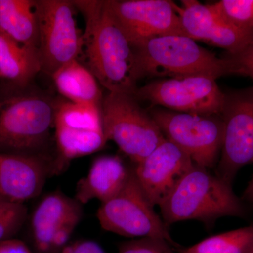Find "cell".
I'll return each mask as SVG.
<instances>
[{
	"label": "cell",
	"mask_w": 253,
	"mask_h": 253,
	"mask_svg": "<svg viewBox=\"0 0 253 253\" xmlns=\"http://www.w3.org/2000/svg\"><path fill=\"white\" fill-rule=\"evenodd\" d=\"M253 253V252H252V253Z\"/></svg>",
	"instance_id": "obj_31"
},
{
	"label": "cell",
	"mask_w": 253,
	"mask_h": 253,
	"mask_svg": "<svg viewBox=\"0 0 253 253\" xmlns=\"http://www.w3.org/2000/svg\"><path fill=\"white\" fill-rule=\"evenodd\" d=\"M129 171L119 156L105 155L96 158L87 174L78 181L75 199L83 206L94 199L101 204L106 202L121 191Z\"/></svg>",
	"instance_id": "obj_17"
},
{
	"label": "cell",
	"mask_w": 253,
	"mask_h": 253,
	"mask_svg": "<svg viewBox=\"0 0 253 253\" xmlns=\"http://www.w3.org/2000/svg\"><path fill=\"white\" fill-rule=\"evenodd\" d=\"M220 116L224 139L216 176L232 186L240 169L253 163V86L224 93Z\"/></svg>",
	"instance_id": "obj_9"
},
{
	"label": "cell",
	"mask_w": 253,
	"mask_h": 253,
	"mask_svg": "<svg viewBox=\"0 0 253 253\" xmlns=\"http://www.w3.org/2000/svg\"><path fill=\"white\" fill-rule=\"evenodd\" d=\"M51 78L58 91L68 101L101 107L103 96L99 83L78 60L63 66Z\"/></svg>",
	"instance_id": "obj_20"
},
{
	"label": "cell",
	"mask_w": 253,
	"mask_h": 253,
	"mask_svg": "<svg viewBox=\"0 0 253 253\" xmlns=\"http://www.w3.org/2000/svg\"><path fill=\"white\" fill-rule=\"evenodd\" d=\"M38 50L19 44L0 31V73L1 81L28 85L41 72Z\"/></svg>",
	"instance_id": "obj_18"
},
{
	"label": "cell",
	"mask_w": 253,
	"mask_h": 253,
	"mask_svg": "<svg viewBox=\"0 0 253 253\" xmlns=\"http://www.w3.org/2000/svg\"><path fill=\"white\" fill-rule=\"evenodd\" d=\"M253 251V223L211 236L177 253H251Z\"/></svg>",
	"instance_id": "obj_21"
},
{
	"label": "cell",
	"mask_w": 253,
	"mask_h": 253,
	"mask_svg": "<svg viewBox=\"0 0 253 253\" xmlns=\"http://www.w3.org/2000/svg\"><path fill=\"white\" fill-rule=\"evenodd\" d=\"M159 207L168 226L197 220L211 228L219 218H244L248 214L244 201L234 194L232 186L196 164Z\"/></svg>",
	"instance_id": "obj_3"
},
{
	"label": "cell",
	"mask_w": 253,
	"mask_h": 253,
	"mask_svg": "<svg viewBox=\"0 0 253 253\" xmlns=\"http://www.w3.org/2000/svg\"><path fill=\"white\" fill-rule=\"evenodd\" d=\"M0 81H1V73H0Z\"/></svg>",
	"instance_id": "obj_30"
},
{
	"label": "cell",
	"mask_w": 253,
	"mask_h": 253,
	"mask_svg": "<svg viewBox=\"0 0 253 253\" xmlns=\"http://www.w3.org/2000/svg\"><path fill=\"white\" fill-rule=\"evenodd\" d=\"M118 253H175L166 240L141 238L120 245Z\"/></svg>",
	"instance_id": "obj_25"
},
{
	"label": "cell",
	"mask_w": 253,
	"mask_h": 253,
	"mask_svg": "<svg viewBox=\"0 0 253 253\" xmlns=\"http://www.w3.org/2000/svg\"><path fill=\"white\" fill-rule=\"evenodd\" d=\"M243 201H248L253 204V176L243 194Z\"/></svg>",
	"instance_id": "obj_28"
},
{
	"label": "cell",
	"mask_w": 253,
	"mask_h": 253,
	"mask_svg": "<svg viewBox=\"0 0 253 253\" xmlns=\"http://www.w3.org/2000/svg\"><path fill=\"white\" fill-rule=\"evenodd\" d=\"M5 201V200L4 199H3V198L1 197V196H0V202H1V201Z\"/></svg>",
	"instance_id": "obj_29"
},
{
	"label": "cell",
	"mask_w": 253,
	"mask_h": 253,
	"mask_svg": "<svg viewBox=\"0 0 253 253\" xmlns=\"http://www.w3.org/2000/svg\"><path fill=\"white\" fill-rule=\"evenodd\" d=\"M57 104L33 83L0 81V152L46 155Z\"/></svg>",
	"instance_id": "obj_2"
},
{
	"label": "cell",
	"mask_w": 253,
	"mask_h": 253,
	"mask_svg": "<svg viewBox=\"0 0 253 253\" xmlns=\"http://www.w3.org/2000/svg\"><path fill=\"white\" fill-rule=\"evenodd\" d=\"M220 17L246 31H253V0H221L211 4Z\"/></svg>",
	"instance_id": "obj_22"
},
{
	"label": "cell",
	"mask_w": 253,
	"mask_h": 253,
	"mask_svg": "<svg viewBox=\"0 0 253 253\" xmlns=\"http://www.w3.org/2000/svg\"><path fill=\"white\" fill-rule=\"evenodd\" d=\"M83 205L66 194L54 191L44 196L31 218L34 253H50L56 231L68 221L83 216Z\"/></svg>",
	"instance_id": "obj_16"
},
{
	"label": "cell",
	"mask_w": 253,
	"mask_h": 253,
	"mask_svg": "<svg viewBox=\"0 0 253 253\" xmlns=\"http://www.w3.org/2000/svg\"><path fill=\"white\" fill-rule=\"evenodd\" d=\"M84 16L82 36L86 66L109 92L134 96L139 81L134 48L110 9L107 1H72Z\"/></svg>",
	"instance_id": "obj_1"
},
{
	"label": "cell",
	"mask_w": 253,
	"mask_h": 253,
	"mask_svg": "<svg viewBox=\"0 0 253 253\" xmlns=\"http://www.w3.org/2000/svg\"><path fill=\"white\" fill-rule=\"evenodd\" d=\"M0 253H34L27 244L19 239H9L0 241Z\"/></svg>",
	"instance_id": "obj_27"
},
{
	"label": "cell",
	"mask_w": 253,
	"mask_h": 253,
	"mask_svg": "<svg viewBox=\"0 0 253 253\" xmlns=\"http://www.w3.org/2000/svg\"><path fill=\"white\" fill-rule=\"evenodd\" d=\"M151 115L166 139L180 148L197 166L216 167L224 139V121L219 114L179 113L161 108Z\"/></svg>",
	"instance_id": "obj_7"
},
{
	"label": "cell",
	"mask_w": 253,
	"mask_h": 253,
	"mask_svg": "<svg viewBox=\"0 0 253 253\" xmlns=\"http://www.w3.org/2000/svg\"><path fill=\"white\" fill-rule=\"evenodd\" d=\"M195 163L167 139L134 169L136 179L154 206H161Z\"/></svg>",
	"instance_id": "obj_13"
},
{
	"label": "cell",
	"mask_w": 253,
	"mask_h": 253,
	"mask_svg": "<svg viewBox=\"0 0 253 253\" xmlns=\"http://www.w3.org/2000/svg\"><path fill=\"white\" fill-rule=\"evenodd\" d=\"M36 5L42 71L51 77L63 66L78 60L82 53L76 7L72 1L66 0H36Z\"/></svg>",
	"instance_id": "obj_8"
},
{
	"label": "cell",
	"mask_w": 253,
	"mask_h": 253,
	"mask_svg": "<svg viewBox=\"0 0 253 253\" xmlns=\"http://www.w3.org/2000/svg\"><path fill=\"white\" fill-rule=\"evenodd\" d=\"M227 61L229 75L247 76L253 80V37L238 51L224 56Z\"/></svg>",
	"instance_id": "obj_24"
},
{
	"label": "cell",
	"mask_w": 253,
	"mask_h": 253,
	"mask_svg": "<svg viewBox=\"0 0 253 253\" xmlns=\"http://www.w3.org/2000/svg\"><path fill=\"white\" fill-rule=\"evenodd\" d=\"M182 6L174 4L183 30L194 41H204L225 49L227 53L238 51L253 37V31H246L231 24L219 16L211 4L196 0H183Z\"/></svg>",
	"instance_id": "obj_15"
},
{
	"label": "cell",
	"mask_w": 253,
	"mask_h": 253,
	"mask_svg": "<svg viewBox=\"0 0 253 253\" xmlns=\"http://www.w3.org/2000/svg\"><path fill=\"white\" fill-rule=\"evenodd\" d=\"M134 48L139 80L208 76L217 80L229 75L228 63L181 35L155 37Z\"/></svg>",
	"instance_id": "obj_4"
},
{
	"label": "cell",
	"mask_w": 253,
	"mask_h": 253,
	"mask_svg": "<svg viewBox=\"0 0 253 253\" xmlns=\"http://www.w3.org/2000/svg\"><path fill=\"white\" fill-rule=\"evenodd\" d=\"M28 217L26 205L0 202V241L12 239Z\"/></svg>",
	"instance_id": "obj_23"
},
{
	"label": "cell",
	"mask_w": 253,
	"mask_h": 253,
	"mask_svg": "<svg viewBox=\"0 0 253 253\" xmlns=\"http://www.w3.org/2000/svg\"><path fill=\"white\" fill-rule=\"evenodd\" d=\"M61 253H107L98 243L91 240H81L71 243Z\"/></svg>",
	"instance_id": "obj_26"
},
{
	"label": "cell",
	"mask_w": 253,
	"mask_h": 253,
	"mask_svg": "<svg viewBox=\"0 0 253 253\" xmlns=\"http://www.w3.org/2000/svg\"><path fill=\"white\" fill-rule=\"evenodd\" d=\"M101 113L106 140L114 141L136 165L166 139L151 113L133 95L108 91Z\"/></svg>",
	"instance_id": "obj_5"
},
{
	"label": "cell",
	"mask_w": 253,
	"mask_h": 253,
	"mask_svg": "<svg viewBox=\"0 0 253 253\" xmlns=\"http://www.w3.org/2000/svg\"><path fill=\"white\" fill-rule=\"evenodd\" d=\"M110 9L132 46L155 37L186 36L174 2L167 0H108Z\"/></svg>",
	"instance_id": "obj_12"
},
{
	"label": "cell",
	"mask_w": 253,
	"mask_h": 253,
	"mask_svg": "<svg viewBox=\"0 0 253 253\" xmlns=\"http://www.w3.org/2000/svg\"><path fill=\"white\" fill-rule=\"evenodd\" d=\"M0 31L19 44L38 50L39 26L36 1L0 0Z\"/></svg>",
	"instance_id": "obj_19"
},
{
	"label": "cell",
	"mask_w": 253,
	"mask_h": 253,
	"mask_svg": "<svg viewBox=\"0 0 253 253\" xmlns=\"http://www.w3.org/2000/svg\"><path fill=\"white\" fill-rule=\"evenodd\" d=\"M54 126L59 172L71 160L97 152L108 141L99 106L58 101Z\"/></svg>",
	"instance_id": "obj_10"
},
{
	"label": "cell",
	"mask_w": 253,
	"mask_h": 253,
	"mask_svg": "<svg viewBox=\"0 0 253 253\" xmlns=\"http://www.w3.org/2000/svg\"><path fill=\"white\" fill-rule=\"evenodd\" d=\"M96 217L105 231L128 238H158L177 246L139 185L134 169L121 191L101 204Z\"/></svg>",
	"instance_id": "obj_6"
},
{
	"label": "cell",
	"mask_w": 253,
	"mask_h": 253,
	"mask_svg": "<svg viewBox=\"0 0 253 253\" xmlns=\"http://www.w3.org/2000/svg\"><path fill=\"white\" fill-rule=\"evenodd\" d=\"M136 99L169 111L194 114H221L224 93L208 76L156 80L138 87Z\"/></svg>",
	"instance_id": "obj_11"
},
{
	"label": "cell",
	"mask_w": 253,
	"mask_h": 253,
	"mask_svg": "<svg viewBox=\"0 0 253 253\" xmlns=\"http://www.w3.org/2000/svg\"><path fill=\"white\" fill-rule=\"evenodd\" d=\"M54 159L47 155L0 152V196L20 204L34 199L54 174Z\"/></svg>",
	"instance_id": "obj_14"
}]
</instances>
